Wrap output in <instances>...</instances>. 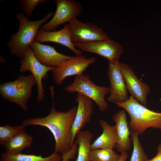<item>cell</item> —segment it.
<instances>
[{"mask_svg": "<svg viewBox=\"0 0 161 161\" xmlns=\"http://www.w3.org/2000/svg\"><path fill=\"white\" fill-rule=\"evenodd\" d=\"M75 106L66 112L57 111L53 104L49 114L43 117L24 119L22 125L25 127L39 125L47 128L52 134L55 141V151L63 155L73 145L71 128L77 110Z\"/></svg>", "mask_w": 161, "mask_h": 161, "instance_id": "obj_1", "label": "cell"}, {"mask_svg": "<svg viewBox=\"0 0 161 161\" xmlns=\"http://www.w3.org/2000/svg\"><path fill=\"white\" fill-rule=\"evenodd\" d=\"M54 14L49 12L42 19L31 21L24 13H17L16 16L19 23L18 29L6 43L10 53L18 58H23L27 50L35 41L40 27Z\"/></svg>", "mask_w": 161, "mask_h": 161, "instance_id": "obj_2", "label": "cell"}, {"mask_svg": "<svg viewBox=\"0 0 161 161\" xmlns=\"http://www.w3.org/2000/svg\"><path fill=\"white\" fill-rule=\"evenodd\" d=\"M115 104L129 115L130 120L128 125L131 132H136L139 135L150 128L161 130V112L147 109L132 96L131 95L124 102Z\"/></svg>", "mask_w": 161, "mask_h": 161, "instance_id": "obj_3", "label": "cell"}, {"mask_svg": "<svg viewBox=\"0 0 161 161\" xmlns=\"http://www.w3.org/2000/svg\"><path fill=\"white\" fill-rule=\"evenodd\" d=\"M35 84V79L31 73L27 76L22 74L16 80L1 84L0 95L4 100L17 104L27 112V102L31 96L32 88Z\"/></svg>", "mask_w": 161, "mask_h": 161, "instance_id": "obj_4", "label": "cell"}, {"mask_svg": "<svg viewBox=\"0 0 161 161\" xmlns=\"http://www.w3.org/2000/svg\"><path fill=\"white\" fill-rule=\"evenodd\" d=\"M64 90L70 93H79L89 97L95 103L101 112L108 108V104L105 97L109 92V87L95 84L88 75L82 74L75 76L73 82L66 87Z\"/></svg>", "mask_w": 161, "mask_h": 161, "instance_id": "obj_5", "label": "cell"}, {"mask_svg": "<svg viewBox=\"0 0 161 161\" xmlns=\"http://www.w3.org/2000/svg\"><path fill=\"white\" fill-rule=\"evenodd\" d=\"M69 24L71 39L74 44H86L110 40L108 35L94 24L83 23L76 18Z\"/></svg>", "mask_w": 161, "mask_h": 161, "instance_id": "obj_6", "label": "cell"}, {"mask_svg": "<svg viewBox=\"0 0 161 161\" xmlns=\"http://www.w3.org/2000/svg\"><path fill=\"white\" fill-rule=\"evenodd\" d=\"M56 5L55 12L48 22L41 26L40 29L52 31L63 24L70 22L83 13V7L75 0H54Z\"/></svg>", "mask_w": 161, "mask_h": 161, "instance_id": "obj_7", "label": "cell"}, {"mask_svg": "<svg viewBox=\"0 0 161 161\" xmlns=\"http://www.w3.org/2000/svg\"><path fill=\"white\" fill-rule=\"evenodd\" d=\"M20 63L19 72L23 73L29 71L33 75L37 85V100L38 102L43 100L44 96V90L42 79H47L48 77L47 73L55 68L47 66L41 63L35 56L30 47L26 51L23 57L20 60Z\"/></svg>", "mask_w": 161, "mask_h": 161, "instance_id": "obj_8", "label": "cell"}, {"mask_svg": "<svg viewBox=\"0 0 161 161\" xmlns=\"http://www.w3.org/2000/svg\"><path fill=\"white\" fill-rule=\"evenodd\" d=\"M96 59L94 57L87 58L82 55L73 56L51 71L53 79L57 84L61 85L67 77L83 74L90 65L96 62Z\"/></svg>", "mask_w": 161, "mask_h": 161, "instance_id": "obj_9", "label": "cell"}, {"mask_svg": "<svg viewBox=\"0 0 161 161\" xmlns=\"http://www.w3.org/2000/svg\"><path fill=\"white\" fill-rule=\"evenodd\" d=\"M110 83L108 101L115 103L124 102L129 97L124 79L120 70V62L114 64L109 62L107 72Z\"/></svg>", "mask_w": 161, "mask_h": 161, "instance_id": "obj_10", "label": "cell"}, {"mask_svg": "<svg viewBox=\"0 0 161 161\" xmlns=\"http://www.w3.org/2000/svg\"><path fill=\"white\" fill-rule=\"evenodd\" d=\"M75 47L81 50L95 53L106 58L115 64L119 62L123 52V48L119 43L111 40L82 44H74Z\"/></svg>", "mask_w": 161, "mask_h": 161, "instance_id": "obj_11", "label": "cell"}, {"mask_svg": "<svg viewBox=\"0 0 161 161\" xmlns=\"http://www.w3.org/2000/svg\"><path fill=\"white\" fill-rule=\"evenodd\" d=\"M121 71L123 77L127 90L131 96L146 107L147 97L150 89L146 83L140 80L129 65L120 63Z\"/></svg>", "mask_w": 161, "mask_h": 161, "instance_id": "obj_12", "label": "cell"}, {"mask_svg": "<svg viewBox=\"0 0 161 161\" xmlns=\"http://www.w3.org/2000/svg\"><path fill=\"white\" fill-rule=\"evenodd\" d=\"M30 47L36 58L42 64L48 67H58L73 57L59 53L54 47L43 44L35 40Z\"/></svg>", "mask_w": 161, "mask_h": 161, "instance_id": "obj_13", "label": "cell"}, {"mask_svg": "<svg viewBox=\"0 0 161 161\" xmlns=\"http://www.w3.org/2000/svg\"><path fill=\"white\" fill-rule=\"evenodd\" d=\"M77 111L72 128V143L73 145L76 135L91 120L93 112L92 100L79 93H77Z\"/></svg>", "mask_w": 161, "mask_h": 161, "instance_id": "obj_14", "label": "cell"}, {"mask_svg": "<svg viewBox=\"0 0 161 161\" xmlns=\"http://www.w3.org/2000/svg\"><path fill=\"white\" fill-rule=\"evenodd\" d=\"M112 118L115 123L117 136L116 148L121 153L128 151L131 148L132 140L130 137L131 131L125 110L123 109L120 110L113 114Z\"/></svg>", "mask_w": 161, "mask_h": 161, "instance_id": "obj_15", "label": "cell"}, {"mask_svg": "<svg viewBox=\"0 0 161 161\" xmlns=\"http://www.w3.org/2000/svg\"><path fill=\"white\" fill-rule=\"evenodd\" d=\"M35 40L40 43L51 42L58 43L69 48L76 56L82 55V52L75 48L71 40L69 23L66 24L62 29L58 31H47L40 29Z\"/></svg>", "mask_w": 161, "mask_h": 161, "instance_id": "obj_16", "label": "cell"}, {"mask_svg": "<svg viewBox=\"0 0 161 161\" xmlns=\"http://www.w3.org/2000/svg\"><path fill=\"white\" fill-rule=\"evenodd\" d=\"M99 123L103 129V132L92 143L91 150L101 148L114 149L117 141L115 126H111L103 120H100Z\"/></svg>", "mask_w": 161, "mask_h": 161, "instance_id": "obj_17", "label": "cell"}, {"mask_svg": "<svg viewBox=\"0 0 161 161\" xmlns=\"http://www.w3.org/2000/svg\"><path fill=\"white\" fill-rule=\"evenodd\" d=\"M33 139L25 131L18 133L5 143L4 145L5 152L12 155L21 153L25 148L30 147Z\"/></svg>", "mask_w": 161, "mask_h": 161, "instance_id": "obj_18", "label": "cell"}, {"mask_svg": "<svg viewBox=\"0 0 161 161\" xmlns=\"http://www.w3.org/2000/svg\"><path fill=\"white\" fill-rule=\"evenodd\" d=\"M93 137L88 130H81L77 134L75 138L78 145V155L76 161H89V154Z\"/></svg>", "mask_w": 161, "mask_h": 161, "instance_id": "obj_19", "label": "cell"}, {"mask_svg": "<svg viewBox=\"0 0 161 161\" xmlns=\"http://www.w3.org/2000/svg\"><path fill=\"white\" fill-rule=\"evenodd\" d=\"M62 155L55 151L45 157L41 155L37 156L21 153L12 155L5 152L1 154L0 161H62Z\"/></svg>", "mask_w": 161, "mask_h": 161, "instance_id": "obj_20", "label": "cell"}, {"mask_svg": "<svg viewBox=\"0 0 161 161\" xmlns=\"http://www.w3.org/2000/svg\"><path fill=\"white\" fill-rule=\"evenodd\" d=\"M120 156L112 149L92 150L89 153V161H118Z\"/></svg>", "mask_w": 161, "mask_h": 161, "instance_id": "obj_21", "label": "cell"}, {"mask_svg": "<svg viewBox=\"0 0 161 161\" xmlns=\"http://www.w3.org/2000/svg\"><path fill=\"white\" fill-rule=\"evenodd\" d=\"M138 136L139 134L137 133L131 132L133 148L130 161H146L148 159L139 141Z\"/></svg>", "mask_w": 161, "mask_h": 161, "instance_id": "obj_22", "label": "cell"}, {"mask_svg": "<svg viewBox=\"0 0 161 161\" xmlns=\"http://www.w3.org/2000/svg\"><path fill=\"white\" fill-rule=\"evenodd\" d=\"M22 124L14 126L7 125L0 127V144L4 145L11 138L16 134L25 131Z\"/></svg>", "mask_w": 161, "mask_h": 161, "instance_id": "obj_23", "label": "cell"}, {"mask_svg": "<svg viewBox=\"0 0 161 161\" xmlns=\"http://www.w3.org/2000/svg\"><path fill=\"white\" fill-rule=\"evenodd\" d=\"M49 0H20L21 9L28 17H30L35 7L41 3H45Z\"/></svg>", "mask_w": 161, "mask_h": 161, "instance_id": "obj_24", "label": "cell"}, {"mask_svg": "<svg viewBox=\"0 0 161 161\" xmlns=\"http://www.w3.org/2000/svg\"><path fill=\"white\" fill-rule=\"evenodd\" d=\"M77 153V149L74 148H72L67 152L62 155L63 157L62 161H69L74 159Z\"/></svg>", "mask_w": 161, "mask_h": 161, "instance_id": "obj_25", "label": "cell"}, {"mask_svg": "<svg viewBox=\"0 0 161 161\" xmlns=\"http://www.w3.org/2000/svg\"><path fill=\"white\" fill-rule=\"evenodd\" d=\"M157 149V153L156 155L153 158L148 159L146 161H161V143L158 145Z\"/></svg>", "mask_w": 161, "mask_h": 161, "instance_id": "obj_26", "label": "cell"}, {"mask_svg": "<svg viewBox=\"0 0 161 161\" xmlns=\"http://www.w3.org/2000/svg\"><path fill=\"white\" fill-rule=\"evenodd\" d=\"M128 157V154L126 152H123L121 153L120 158L118 161H126Z\"/></svg>", "mask_w": 161, "mask_h": 161, "instance_id": "obj_27", "label": "cell"}, {"mask_svg": "<svg viewBox=\"0 0 161 161\" xmlns=\"http://www.w3.org/2000/svg\"><path fill=\"white\" fill-rule=\"evenodd\" d=\"M0 62L2 63H6V61L5 59L2 56H0Z\"/></svg>", "mask_w": 161, "mask_h": 161, "instance_id": "obj_28", "label": "cell"}]
</instances>
